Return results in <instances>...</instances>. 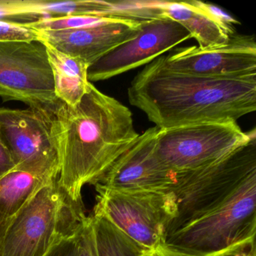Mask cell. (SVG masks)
I'll list each match as a JSON object with an SVG mask.
<instances>
[{
    "label": "cell",
    "mask_w": 256,
    "mask_h": 256,
    "mask_svg": "<svg viewBox=\"0 0 256 256\" xmlns=\"http://www.w3.org/2000/svg\"><path fill=\"white\" fill-rule=\"evenodd\" d=\"M164 246L193 256H256V134L220 160L178 172Z\"/></svg>",
    "instance_id": "cell-1"
},
{
    "label": "cell",
    "mask_w": 256,
    "mask_h": 256,
    "mask_svg": "<svg viewBox=\"0 0 256 256\" xmlns=\"http://www.w3.org/2000/svg\"><path fill=\"white\" fill-rule=\"evenodd\" d=\"M59 158L58 182L73 202L96 184L138 138L131 110L89 82L78 104L60 102L52 114Z\"/></svg>",
    "instance_id": "cell-2"
},
{
    "label": "cell",
    "mask_w": 256,
    "mask_h": 256,
    "mask_svg": "<svg viewBox=\"0 0 256 256\" xmlns=\"http://www.w3.org/2000/svg\"><path fill=\"white\" fill-rule=\"evenodd\" d=\"M130 104L160 130L209 122H236L256 110V76L202 77L168 70L160 56L134 78Z\"/></svg>",
    "instance_id": "cell-3"
},
{
    "label": "cell",
    "mask_w": 256,
    "mask_h": 256,
    "mask_svg": "<svg viewBox=\"0 0 256 256\" xmlns=\"http://www.w3.org/2000/svg\"><path fill=\"white\" fill-rule=\"evenodd\" d=\"M58 179L43 186L6 223L0 235V256H44L84 220L82 202H73Z\"/></svg>",
    "instance_id": "cell-4"
},
{
    "label": "cell",
    "mask_w": 256,
    "mask_h": 256,
    "mask_svg": "<svg viewBox=\"0 0 256 256\" xmlns=\"http://www.w3.org/2000/svg\"><path fill=\"white\" fill-rule=\"evenodd\" d=\"M256 134V128L244 132L236 122H200L158 128L157 152L166 167L178 173L220 160Z\"/></svg>",
    "instance_id": "cell-5"
},
{
    "label": "cell",
    "mask_w": 256,
    "mask_h": 256,
    "mask_svg": "<svg viewBox=\"0 0 256 256\" xmlns=\"http://www.w3.org/2000/svg\"><path fill=\"white\" fill-rule=\"evenodd\" d=\"M94 214L109 221L149 250L164 246L166 226L173 216V194L168 191H119L96 184Z\"/></svg>",
    "instance_id": "cell-6"
},
{
    "label": "cell",
    "mask_w": 256,
    "mask_h": 256,
    "mask_svg": "<svg viewBox=\"0 0 256 256\" xmlns=\"http://www.w3.org/2000/svg\"><path fill=\"white\" fill-rule=\"evenodd\" d=\"M0 97L54 112L55 95L46 44L40 40L0 42Z\"/></svg>",
    "instance_id": "cell-7"
},
{
    "label": "cell",
    "mask_w": 256,
    "mask_h": 256,
    "mask_svg": "<svg viewBox=\"0 0 256 256\" xmlns=\"http://www.w3.org/2000/svg\"><path fill=\"white\" fill-rule=\"evenodd\" d=\"M52 114L32 108H0V140L8 150L16 170L47 179L58 178L59 158Z\"/></svg>",
    "instance_id": "cell-8"
},
{
    "label": "cell",
    "mask_w": 256,
    "mask_h": 256,
    "mask_svg": "<svg viewBox=\"0 0 256 256\" xmlns=\"http://www.w3.org/2000/svg\"><path fill=\"white\" fill-rule=\"evenodd\" d=\"M190 32L166 16L140 22L137 36L122 43L91 64L90 82L108 80L154 61L191 38Z\"/></svg>",
    "instance_id": "cell-9"
},
{
    "label": "cell",
    "mask_w": 256,
    "mask_h": 256,
    "mask_svg": "<svg viewBox=\"0 0 256 256\" xmlns=\"http://www.w3.org/2000/svg\"><path fill=\"white\" fill-rule=\"evenodd\" d=\"M158 130L152 127L139 134L97 184L119 191L170 190L176 173L166 167L157 152Z\"/></svg>",
    "instance_id": "cell-10"
},
{
    "label": "cell",
    "mask_w": 256,
    "mask_h": 256,
    "mask_svg": "<svg viewBox=\"0 0 256 256\" xmlns=\"http://www.w3.org/2000/svg\"><path fill=\"white\" fill-rule=\"evenodd\" d=\"M162 56L168 70L181 74L218 78L256 76V43L250 36H232L227 44L212 48H181Z\"/></svg>",
    "instance_id": "cell-11"
},
{
    "label": "cell",
    "mask_w": 256,
    "mask_h": 256,
    "mask_svg": "<svg viewBox=\"0 0 256 256\" xmlns=\"http://www.w3.org/2000/svg\"><path fill=\"white\" fill-rule=\"evenodd\" d=\"M140 22L114 18L98 26L58 31H37L40 41L78 58L88 66L140 32Z\"/></svg>",
    "instance_id": "cell-12"
},
{
    "label": "cell",
    "mask_w": 256,
    "mask_h": 256,
    "mask_svg": "<svg viewBox=\"0 0 256 256\" xmlns=\"http://www.w3.org/2000/svg\"><path fill=\"white\" fill-rule=\"evenodd\" d=\"M164 16L182 25L198 43L200 49L220 47L228 42L234 32L197 6L196 1L162 2Z\"/></svg>",
    "instance_id": "cell-13"
},
{
    "label": "cell",
    "mask_w": 256,
    "mask_h": 256,
    "mask_svg": "<svg viewBox=\"0 0 256 256\" xmlns=\"http://www.w3.org/2000/svg\"><path fill=\"white\" fill-rule=\"evenodd\" d=\"M44 44L53 74L55 95L61 102L76 106L88 89L89 66L82 60Z\"/></svg>",
    "instance_id": "cell-14"
},
{
    "label": "cell",
    "mask_w": 256,
    "mask_h": 256,
    "mask_svg": "<svg viewBox=\"0 0 256 256\" xmlns=\"http://www.w3.org/2000/svg\"><path fill=\"white\" fill-rule=\"evenodd\" d=\"M18 10L24 23L47 18L67 16L114 17V2L98 0H79L49 2L42 0H18Z\"/></svg>",
    "instance_id": "cell-15"
},
{
    "label": "cell",
    "mask_w": 256,
    "mask_h": 256,
    "mask_svg": "<svg viewBox=\"0 0 256 256\" xmlns=\"http://www.w3.org/2000/svg\"><path fill=\"white\" fill-rule=\"evenodd\" d=\"M53 180L16 169L0 178V226L5 227L40 188Z\"/></svg>",
    "instance_id": "cell-16"
},
{
    "label": "cell",
    "mask_w": 256,
    "mask_h": 256,
    "mask_svg": "<svg viewBox=\"0 0 256 256\" xmlns=\"http://www.w3.org/2000/svg\"><path fill=\"white\" fill-rule=\"evenodd\" d=\"M90 217L96 256H140L149 250L116 227L106 217L94 214Z\"/></svg>",
    "instance_id": "cell-17"
},
{
    "label": "cell",
    "mask_w": 256,
    "mask_h": 256,
    "mask_svg": "<svg viewBox=\"0 0 256 256\" xmlns=\"http://www.w3.org/2000/svg\"><path fill=\"white\" fill-rule=\"evenodd\" d=\"M114 18L116 17L82 16L47 18L23 24L36 31L67 30L98 26L110 22Z\"/></svg>",
    "instance_id": "cell-18"
},
{
    "label": "cell",
    "mask_w": 256,
    "mask_h": 256,
    "mask_svg": "<svg viewBox=\"0 0 256 256\" xmlns=\"http://www.w3.org/2000/svg\"><path fill=\"white\" fill-rule=\"evenodd\" d=\"M40 40L38 32L20 23L0 22V42Z\"/></svg>",
    "instance_id": "cell-19"
},
{
    "label": "cell",
    "mask_w": 256,
    "mask_h": 256,
    "mask_svg": "<svg viewBox=\"0 0 256 256\" xmlns=\"http://www.w3.org/2000/svg\"><path fill=\"white\" fill-rule=\"evenodd\" d=\"M82 224L77 232L68 235V236H66L60 240L58 241L44 254V256H78L79 241H80V229Z\"/></svg>",
    "instance_id": "cell-20"
},
{
    "label": "cell",
    "mask_w": 256,
    "mask_h": 256,
    "mask_svg": "<svg viewBox=\"0 0 256 256\" xmlns=\"http://www.w3.org/2000/svg\"><path fill=\"white\" fill-rule=\"evenodd\" d=\"M78 256H96L92 239L90 217L86 216L80 229V241Z\"/></svg>",
    "instance_id": "cell-21"
},
{
    "label": "cell",
    "mask_w": 256,
    "mask_h": 256,
    "mask_svg": "<svg viewBox=\"0 0 256 256\" xmlns=\"http://www.w3.org/2000/svg\"><path fill=\"white\" fill-rule=\"evenodd\" d=\"M196 4L202 10L208 12L209 14H210L212 17L215 18L218 22L224 24L229 28H234V25L238 24H240V22L238 20H236V19L234 18L226 12L223 11L218 7L216 6L204 4V2H200V1H196Z\"/></svg>",
    "instance_id": "cell-22"
},
{
    "label": "cell",
    "mask_w": 256,
    "mask_h": 256,
    "mask_svg": "<svg viewBox=\"0 0 256 256\" xmlns=\"http://www.w3.org/2000/svg\"><path fill=\"white\" fill-rule=\"evenodd\" d=\"M0 22L19 23L14 0H0Z\"/></svg>",
    "instance_id": "cell-23"
},
{
    "label": "cell",
    "mask_w": 256,
    "mask_h": 256,
    "mask_svg": "<svg viewBox=\"0 0 256 256\" xmlns=\"http://www.w3.org/2000/svg\"><path fill=\"white\" fill-rule=\"evenodd\" d=\"M14 168L16 166L8 150L0 140V178Z\"/></svg>",
    "instance_id": "cell-24"
},
{
    "label": "cell",
    "mask_w": 256,
    "mask_h": 256,
    "mask_svg": "<svg viewBox=\"0 0 256 256\" xmlns=\"http://www.w3.org/2000/svg\"><path fill=\"white\" fill-rule=\"evenodd\" d=\"M140 256H193L185 253L180 252L175 250H170L166 246H160L158 248L148 250Z\"/></svg>",
    "instance_id": "cell-25"
},
{
    "label": "cell",
    "mask_w": 256,
    "mask_h": 256,
    "mask_svg": "<svg viewBox=\"0 0 256 256\" xmlns=\"http://www.w3.org/2000/svg\"><path fill=\"white\" fill-rule=\"evenodd\" d=\"M4 228H2L1 226H0V235H1V233H2V230H4Z\"/></svg>",
    "instance_id": "cell-26"
}]
</instances>
